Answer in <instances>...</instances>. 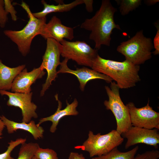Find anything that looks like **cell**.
<instances>
[{
    "label": "cell",
    "mask_w": 159,
    "mask_h": 159,
    "mask_svg": "<svg viewBox=\"0 0 159 159\" xmlns=\"http://www.w3.org/2000/svg\"><path fill=\"white\" fill-rule=\"evenodd\" d=\"M117 11L110 0H103L95 15L81 24V28L90 32L89 39L94 42L95 49L98 50L102 45L109 46L113 30H121L114 21V15Z\"/></svg>",
    "instance_id": "cell-1"
},
{
    "label": "cell",
    "mask_w": 159,
    "mask_h": 159,
    "mask_svg": "<svg viewBox=\"0 0 159 159\" xmlns=\"http://www.w3.org/2000/svg\"><path fill=\"white\" fill-rule=\"evenodd\" d=\"M91 68L114 80L120 89H128L135 86L140 80L139 74L140 65L125 59L118 62L105 59L99 55L92 62Z\"/></svg>",
    "instance_id": "cell-2"
},
{
    "label": "cell",
    "mask_w": 159,
    "mask_h": 159,
    "mask_svg": "<svg viewBox=\"0 0 159 159\" xmlns=\"http://www.w3.org/2000/svg\"><path fill=\"white\" fill-rule=\"evenodd\" d=\"M20 5L28 15L29 20L27 24L20 30H5L4 33L16 45L22 55L26 56L30 52L33 39L37 35H40L43 26L46 23V18L39 19L35 17L29 6L23 1Z\"/></svg>",
    "instance_id": "cell-3"
},
{
    "label": "cell",
    "mask_w": 159,
    "mask_h": 159,
    "mask_svg": "<svg viewBox=\"0 0 159 159\" xmlns=\"http://www.w3.org/2000/svg\"><path fill=\"white\" fill-rule=\"evenodd\" d=\"M153 48L151 39L145 37L141 30L130 39L121 43L117 50L124 56L125 59L139 65L151 58V51Z\"/></svg>",
    "instance_id": "cell-4"
},
{
    "label": "cell",
    "mask_w": 159,
    "mask_h": 159,
    "mask_svg": "<svg viewBox=\"0 0 159 159\" xmlns=\"http://www.w3.org/2000/svg\"><path fill=\"white\" fill-rule=\"evenodd\" d=\"M124 138L115 130L109 133L101 135L100 133L94 134L90 131L88 138L80 148L88 152L91 157L105 155L112 149L121 145Z\"/></svg>",
    "instance_id": "cell-5"
},
{
    "label": "cell",
    "mask_w": 159,
    "mask_h": 159,
    "mask_svg": "<svg viewBox=\"0 0 159 159\" xmlns=\"http://www.w3.org/2000/svg\"><path fill=\"white\" fill-rule=\"evenodd\" d=\"M105 89L108 100L104 101V105L115 116L117 123L116 130L121 135L132 126L128 107L121 98L120 88L116 83L112 82L110 87L106 86Z\"/></svg>",
    "instance_id": "cell-6"
},
{
    "label": "cell",
    "mask_w": 159,
    "mask_h": 159,
    "mask_svg": "<svg viewBox=\"0 0 159 159\" xmlns=\"http://www.w3.org/2000/svg\"><path fill=\"white\" fill-rule=\"evenodd\" d=\"M60 43L61 56L79 65L91 67L93 61L98 55V49L92 48L84 41L71 42L64 39Z\"/></svg>",
    "instance_id": "cell-7"
},
{
    "label": "cell",
    "mask_w": 159,
    "mask_h": 159,
    "mask_svg": "<svg viewBox=\"0 0 159 159\" xmlns=\"http://www.w3.org/2000/svg\"><path fill=\"white\" fill-rule=\"evenodd\" d=\"M47 46L45 52L42 57V61L40 66L43 69H46L47 77L45 82L42 85L40 96H43L49 88L53 81L58 77L57 67L60 65V57L61 55L62 45L54 39H47Z\"/></svg>",
    "instance_id": "cell-8"
},
{
    "label": "cell",
    "mask_w": 159,
    "mask_h": 159,
    "mask_svg": "<svg viewBox=\"0 0 159 159\" xmlns=\"http://www.w3.org/2000/svg\"><path fill=\"white\" fill-rule=\"evenodd\" d=\"M142 107H136L132 102L126 104L132 126L146 129L159 130V113L154 110L149 104Z\"/></svg>",
    "instance_id": "cell-9"
},
{
    "label": "cell",
    "mask_w": 159,
    "mask_h": 159,
    "mask_svg": "<svg viewBox=\"0 0 159 159\" xmlns=\"http://www.w3.org/2000/svg\"><path fill=\"white\" fill-rule=\"evenodd\" d=\"M0 94L6 95L9 99L7 105L19 108L21 110L22 122L28 123L32 118H37L38 116L36 112L37 105L32 101L33 93H29L11 92L0 90Z\"/></svg>",
    "instance_id": "cell-10"
},
{
    "label": "cell",
    "mask_w": 159,
    "mask_h": 159,
    "mask_svg": "<svg viewBox=\"0 0 159 159\" xmlns=\"http://www.w3.org/2000/svg\"><path fill=\"white\" fill-rule=\"evenodd\" d=\"M158 130L149 129L132 126L121 134L127 139L125 147L126 149L138 144L143 143L157 149L159 144Z\"/></svg>",
    "instance_id": "cell-11"
},
{
    "label": "cell",
    "mask_w": 159,
    "mask_h": 159,
    "mask_svg": "<svg viewBox=\"0 0 159 159\" xmlns=\"http://www.w3.org/2000/svg\"><path fill=\"white\" fill-rule=\"evenodd\" d=\"M69 60L66 58L60 63L59 70L57 73H68L75 75L77 78L79 83L80 88L82 91L84 90L87 83L90 80L97 79H102L107 83L112 82V79L104 74L88 68L83 67L77 68L76 70H72L69 68L67 63Z\"/></svg>",
    "instance_id": "cell-12"
},
{
    "label": "cell",
    "mask_w": 159,
    "mask_h": 159,
    "mask_svg": "<svg viewBox=\"0 0 159 159\" xmlns=\"http://www.w3.org/2000/svg\"><path fill=\"white\" fill-rule=\"evenodd\" d=\"M40 35L45 39L51 38L60 43L64 39L72 40L74 38L73 28L63 24L55 16L44 24Z\"/></svg>",
    "instance_id": "cell-13"
},
{
    "label": "cell",
    "mask_w": 159,
    "mask_h": 159,
    "mask_svg": "<svg viewBox=\"0 0 159 159\" xmlns=\"http://www.w3.org/2000/svg\"><path fill=\"white\" fill-rule=\"evenodd\" d=\"M46 72L41 67L34 68L28 72L24 68L15 78L11 89L12 92L29 93L32 91L31 86L38 79L41 78Z\"/></svg>",
    "instance_id": "cell-14"
},
{
    "label": "cell",
    "mask_w": 159,
    "mask_h": 159,
    "mask_svg": "<svg viewBox=\"0 0 159 159\" xmlns=\"http://www.w3.org/2000/svg\"><path fill=\"white\" fill-rule=\"evenodd\" d=\"M56 100L58 101V108L54 114L49 116L41 118L38 123L37 124L39 126L42 123L46 121H50L52 124L50 128V131L52 133L54 132L57 130V127L59 120L63 117L69 115H77L79 114L76 108L78 104V102L76 98L73 102L69 104L67 101V106L63 109L61 110L62 103L58 99V94L55 95Z\"/></svg>",
    "instance_id": "cell-15"
},
{
    "label": "cell",
    "mask_w": 159,
    "mask_h": 159,
    "mask_svg": "<svg viewBox=\"0 0 159 159\" xmlns=\"http://www.w3.org/2000/svg\"><path fill=\"white\" fill-rule=\"evenodd\" d=\"M1 118L9 134H12L17 130H21L30 133L36 140L43 137V128L40 126H37L34 120H32L28 123L22 122H18L8 119L3 115L1 116Z\"/></svg>",
    "instance_id": "cell-16"
},
{
    "label": "cell",
    "mask_w": 159,
    "mask_h": 159,
    "mask_svg": "<svg viewBox=\"0 0 159 159\" xmlns=\"http://www.w3.org/2000/svg\"><path fill=\"white\" fill-rule=\"evenodd\" d=\"M22 64L14 67H10L4 64L0 59V90H11L16 77L25 68Z\"/></svg>",
    "instance_id": "cell-17"
},
{
    "label": "cell",
    "mask_w": 159,
    "mask_h": 159,
    "mask_svg": "<svg viewBox=\"0 0 159 159\" xmlns=\"http://www.w3.org/2000/svg\"><path fill=\"white\" fill-rule=\"evenodd\" d=\"M41 2L44 6L43 10L39 12L32 13L35 17L39 19L46 18L47 14L51 13L69 11L77 6L84 4L83 0H76L69 4L61 3L57 5L48 4L43 0Z\"/></svg>",
    "instance_id": "cell-18"
},
{
    "label": "cell",
    "mask_w": 159,
    "mask_h": 159,
    "mask_svg": "<svg viewBox=\"0 0 159 159\" xmlns=\"http://www.w3.org/2000/svg\"><path fill=\"white\" fill-rule=\"evenodd\" d=\"M139 149L138 146L126 152H121L116 147L107 154L93 158L92 159H134Z\"/></svg>",
    "instance_id": "cell-19"
},
{
    "label": "cell",
    "mask_w": 159,
    "mask_h": 159,
    "mask_svg": "<svg viewBox=\"0 0 159 159\" xmlns=\"http://www.w3.org/2000/svg\"><path fill=\"white\" fill-rule=\"evenodd\" d=\"M40 147L37 143H24L21 144L17 159H32Z\"/></svg>",
    "instance_id": "cell-20"
},
{
    "label": "cell",
    "mask_w": 159,
    "mask_h": 159,
    "mask_svg": "<svg viewBox=\"0 0 159 159\" xmlns=\"http://www.w3.org/2000/svg\"><path fill=\"white\" fill-rule=\"evenodd\" d=\"M119 6L121 14L125 16L130 12L135 9L141 4V0H115Z\"/></svg>",
    "instance_id": "cell-21"
},
{
    "label": "cell",
    "mask_w": 159,
    "mask_h": 159,
    "mask_svg": "<svg viewBox=\"0 0 159 159\" xmlns=\"http://www.w3.org/2000/svg\"><path fill=\"white\" fill-rule=\"evenodd\" d=\"M26 138H19L15 140H11L8 143L9 145L7 150L4 153L0 154V159H14L11 156V154L13 150L20 144L26 142Z\"/></svg>",
    "instance_id": "cell-22"
},
{
    "label": "cell",
    "mask_w": 159,
    "mask_h": 159,
    "mask_svg": "<svg viewBox=\"0 0 159 159\" xmlns=\"http://www.w3.org/2000/svg\"><path fill=\"white\" fill-rule=\"evenodd\" d=\"M34 156L39 159H59L56 152L54 150L40 147L37 150Z\"/></svg>",
    "instance_id": "cell-23"
},
{
    "label": "cell",
    "mask_w": 159,
    "mask_h": 159,
    "mask_svg": "<svg viewBox=\"0 0 159 159\" xmlns=\"http://www.w3.org/2000/svg\"><path fill=\"white\" fill-rule=\"evenodd\" d=\"M159 158V152L157 150L148 151L141 154H138L134 159H158Z\"/></svg>",
    "instance_id": "cell-24"
},
{
    "label": "cell",
    "mask_w": 159,
    "mask_h": 159,
    "mask_svg": "<svg viewBox=\"0 0 159 159\" xmlns=\"http://www.w3.org/2000/svg\"><path fill=\"white\" fill-rule=\"evenodd\" d=\"M4 9L6 13L8 14L10 13L12 20L14 21H16L17 19L16 15L17 12L11 3L12 1L10 0H4Z\"/></svg>",
    "instance_id": "cell-25"
},
{
    "label": "cell",
    "mask_w": 159,
    "mask_h": 159,
    "mask_svg": "<svg viewBox=\"0 0 159 159\" xmlns=\"http://www.w3.org/2000/svg\"><path fill=\"white\" fill-rule=\"evenodd\" d=\"M8 14L4 7V1L0 0V27L4 28L8 20Z\"/></svg>",
    "instance_id": "cell-26"
},
{
    "label": "cell",
    "mask_w": 159,
    "mask_h": 159,
    "mask_svg": "<svg viewBox=\"0 0 159 159\" xmlns=\"http://www.w3.org/2000/svg\"><path fill=\"white\" fill-rule=\"evenodd\" d=\"M154 25L157 29V32L154 38L153 41V48L155 51L153 52L155 55H158L159 54V23L155 22Z\"/></svg>",
    "instance_id": "cell-27"
},
{
    "label": "cell",
    "mask_w": 159,
    "mask_h": 159,
    "mask_svg": "<svg viewBox=\"0 0 159 159\" xmlns=\"http://www.w3.org/2000/svg\"><path fill=\"white\" fill-rule=\"evenodd\" d=\"M68 159H85V158L82 154L71 152L69 154Z\"/></svg>",
    "instance_id": "cell-28"
},
{
    "label": "cell",
    "mask_w": 159,
    "mask_h": 159,
    "mask_svg": "<svg viewBox=\"0 0 159 159\" xmlns=\"http://www.w3.org/2000/svg\"><path fill=\"white\" fill-rule=\"evenodd\" d=\"M84 4L86 6V9L87 11L90 12L92 11L93 10V1L90 0H83Z\"/></svg>",
    "instance_id": "cell-29"
},
{
    "label": "cell",
    "mask_w": 159,
    "mask_h": 159,
    "mask_svg": "<svg viewBox=\"0 0 159 159\" xmlns=\"http://www.w3.org/2000/svg\"><path fill=\"white\" fill-rule=\"evenodd\" d=\"M159 1L158 0H146L144 1L145 4L148 6L154 5Z\"/></svg>",
    "instance_id": "cell-30"
},
{
    "label": "cell",
    "mask_w": 159,
    "mask_h": 159,
    "mask_svg": "<svg viewBox=\"0 0 159 159\" xmlns=\"http://www.w3.org/2000/svg\"><path fill=\"white\" fill-rule=\"evenodd\" d=\"M5 126L4 123L1 118L0 116V133H2V132L4 130Z\"/></svg>",
    "instance_id": "cell-31"
},
{
    "label": "cell",
    "mask_w": 159,
    "mask_h": 159,
    "mask_svg": "<svg viewBox=\"0 0 159 159\" xmlns=\"http://www.w3.org/2000/svg\"><path fill=\"white\" fill-rule=\"evenodd\" d=\"M32 159H39L38 158H37V157H36L35 156H34L33 158H32Z\"/></svg>",
    "instance_id": "cell-32"
},
{
    "label": "cell",
    "mask_w": 159,
    "mask_h": 159,
    "mask_svg": "<svg viewBox=\"0 0 159 159\" xmlns=\"http://www.w3.org/2000/svg\"><path fill=\"white\" fill-rule=\"evenodd\" d=\"M2 135V133H0V139H1L2 137H1V135Z\"/></svg>",
    "instance_id": "cell-33"
}]
</instances>
